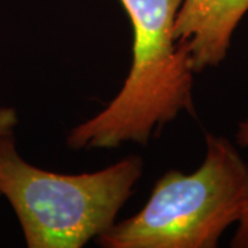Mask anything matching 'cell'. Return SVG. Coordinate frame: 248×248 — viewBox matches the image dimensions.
<instances>
[{
  "label": "cell",
  "instance_id": "obj_3",
  "mask_svg": "<svg viewBox=\"0 0 248 248\" xmlns=\"http://www.w3.org/2000/svg\"><path fill=\"white\" fill-rule=\"evenodd\" d=\"M141 157L78 175L45 171L18 155L14 134L0 140V193L17 214L29 248H80L116 223L142 175Z\"/></svg>",
  "mask_w": 248,
  "mask_h": 248
},
{
  "label": "cell",
  "instance_id": "obj_5",
  "mask_svg": "<svg viewBox=\"0 0 248 248\" xmlns=\"http://www.w3.org/2000/svg\"><path fill=\"white\" fill-rule=\"evenodd\" d=\"M236 142L240 148H248V119L237 124ZM237 223L239 226L232 239L231 246L233 248H248V202Z\"/></svg>",
  "mask_w": 248,
  "mask_h": 248
},
{
  "label": "cell",
  "instance_id": "obj_6",
  "mask_svg": "<svg viewBox=\"0 0 248 248\" xmlns=\"http://www.w3.org/2000/svg\"><path fill=\"white\" fill-rule=\"evenodd\" d=\"M17 112L11 108L0 109V140L6 135L14 134V127L17 125Z\"/></svg>",
  "mask_w": 248,
  "mask_h": 248
},
{
  "label": "cell",
  "instance_id": "obj_7",
  "mask_svg": "<svg viewBox=\"0 0 248 248\" xmlns=\"http://www.w3.org/2000/svg\"><path fill=\"white\" fill-rule=\"evenodd\" d=\"M0 195H1V193H0Z\"/></svg>",
  "mask_w": 248,
  "mask_h": 248
},
{
  "label": "cell",
  "instance_id": "obj_2",
  "mask_svg": "<svg viewBox=\"0 0 248 248\" xmlns=\"http://www.w3.org/2000/svg\"><path fill=\"white\" fill-rule=\"evenodd\" d=\"M247 202V163L229 140L207 134L195 172L164 174L140 213L97 240L105 248H214Z\"/></svg>",
  "mask_w": 248,
  "mask_h": 248
},
{
  "label": "cell",
  "instance_id": "obj_4",
  "mask_svg": "<svg viewBox=\"0 0 248 248\" xmlns=\"http://www.w3.org/2000/svg\"><path fill=\"white\" fill-rule=\"evenodd\" d=\"M248 13V0H182L174 36L189 48L195 72L215 68L229 51L232 36Z\"/></svg>",
  "mask_w": 248,
  "mask_h": 248
},
{
  "label": "cell",
  "instance_id": "obj_1",
  "mask_svg": "<svg viewBox=\"0 0 248 248\" xmlns=\"http://www.w3.org/2000/svg\"><path fill=\"white\" fill-rule=\"evenodd\" d=\"M134 32L133 62L120 91L99 113L72 128V149L146 145L181 112L193 113L189 48L174 36L182 0H120Z\"/></svg>",
  "mask_w": 248,
  "mask_h": 248
}]
</instances>
